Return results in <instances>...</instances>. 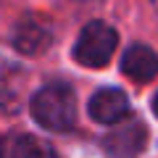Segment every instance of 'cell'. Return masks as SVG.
I'll use <instances>...</instances> for the list:
<instances>
[{"label": "cell", "mask_w": 158, "mask_h": 158, "mask_svg": "<svg viewBox=\"0 0 158 158\" xmlns=\"http://www.w3.org/2000/svg\"><path fill=\"white\" fill-rule=\"evenodd\" d=\"M32 118L48 132H69L77 121V98L69 85H48L34 92L29 103Z\"/></svg>", "instance_id": "1"}, {"label": "cell", "mask_w": 158, "mask_h": 158, "mask_svg": "<svg viewBox=\"0 0 158 158\" xmlns=\"http://www.w3.org/2000/svg\"><path fill=\"white\" fill-rule=\"evenodd\" d=\"M116 42H118V34L113 27L103 21H90L74 42V61L90 69H100L111 61Z\"/></svg>", "instance_id": "2"}, {"label": "cell", "mask_w": 158, "mask_h": 158, "mask_svg": "<svg viewBox=\"0 0 158 158\" xmlns=\"http://www.w3.org/2000/svg\"><path fill=\"white\" fill-rule=\"evenodd\" d=\"M148 142V129L142 121L132 118L124 124H116L103 137V153L108 158H137Z\"/></svg>", "instance_id": "3"}, {"label": "cell", "mask_w": 158, "mask_h": 158, "mask_svg": "<svg viewBox=\"0 0 158 158\" xmlns=\"http://www.w3.org/2000/svg\"><path fill=\"white\" fill-rule=\"evenodd\" d=\"M127 113H129V100L116 87L98 90L90 98V116L100 124H118L121 118H127Z\"/></svg>", "instance_id": "4"}, {"label": "cell", "mask_w": 158, "mask_h": 158, "mask_svg": "<svg viewBox=\"0 0 158 158\" xmlns=\"http://www.w3.org/2000/svg\"><path fill=\"white\" fill-rule=\"evenodd\" d=\"M121 71L135 82H150L158 74V56L145 45H132L121 58Z\"/></svg>", "instance_id": "5"}, {"label": "cell", "mask_w": 158, "mask_h": 158, "mask_svg": "<svg viewBox=\"0 0 158 158\" xmlns=\"http://www.w3.org/2000/svg\"><path fill=\"white\" fill-rule=\"evenodd\" d=\"M48 42V32L40 27L37 21L32 19H24L21 24L16 27V34H13V48L19 53H37L42 50Z\"/></svg>", "instance_id": "6"}, {"label": "cell", "mask_w": 158, "mask_h": 158, "mask_svg": "<svg viewBox=\"0 0 158 158\" xmlns=\"http://www.w3.org/2000/svg\"><path fill=\"white\" fill-rule=\"evenodd\" d=\"M11 158H58L56 150H53L50 145H45L42 140H37V137L32 135H24L16 140V145H13L11 150Z\"/></svg>", "instance_id": "7"}, {"label": "cell", "mask_w": 158, "mask_h": 158, "mask_svg": "<svg viewBox=\"0 0 158 158\" xmlns=\"http://www.w3.org/2000/svg\"><path fill=\"white\" fill-rule=\"evenodd\" d=\"M153 113L158 116V92H156V98H153Z\"/></svg>", "instance_id": "8"}, {"label": "cell", "mask_w": 158, "mask_h": 158, "mask_svg": "<svg viewBox=\"0 0 158 158\" xmlns=\"http://www.w3.org/2000/svg\"><path fill=\"white\" fill-rule=\"evenodd\" d=\"M0 158H3V140H0Z\"/></svg>", "instance_id": "9"}]
</instances>
